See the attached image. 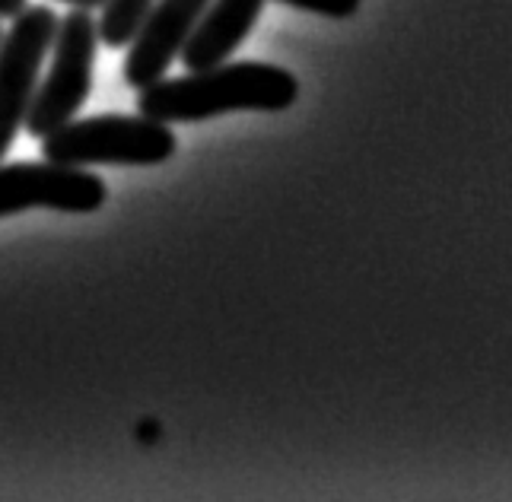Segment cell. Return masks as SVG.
<instances>
[{
  "instance_id": "1",
  "label": "cell",
  "mask_w": 512,
  "mask_h": 502,
  "mask_svg": "<svg viewBox=\"0 0 512 502\" xmlns=\"http://www.w3.org/2000/svg\"><path fill=\"white\" fill-rule=\"evenodd\" d=\"M299 83L290 70L258 61L217 64L188 77L156 80L140 89L137 112L166 124H198L226 112H284Z\"/></svg>"
},
{
  "instance_id": "2",
  "label": "cell",
  "mask_w": 512,
  "mask_h": 502,
  "mask_svg": "<svg viewBox=\"0 0 512 502\" xmlns=\"http://www.w3.org/2000/svg\"><path fill=\"white\" fill-rule=\"evenodd\" d=\"M45 159L61 166H160L179 140L166 121L147 115H96L61 124L42 137Z\"/></svg>"
},
{
  "instance_id": "3",
  "label": "cell",
  "mask_w": 512,
  "mask_h": 502,
  "mask_svg": "<svg viewBox=\"0 0 512 502\" xmlns=\"http://www.w3.org/2000/svg\"><path fill=\"white\" fill-rule=\"evenodd\" d=\"M99 51V20L93 10L70 7L67 16H58L55 42H51L48 74L39 80L32 105L26 112V131L45 137L74 118L93 89V64Z\"/></svg>"
},
{
  "instance_id": "4",
  "label": "cell",
  "mask_w": 512,
  "mask_h": 502,
  "mask_svg": "<svg viewBox=\"0 0 512 502\" xmlns=\"http://www.w3.org/2000/svg\"><path fill=\"white\" fill-rule=\"evenodd\" d=\"M58 13L48 7H26L13 16V26L0 35V159L26 121L42 64L55 42Z\"/></svg>"
},
{
  "instance_id": "5",
  "label": "cell",
  "mask_w": 512,
  "mask_h": 502,
  "mask_svg": "<svg viewBox=\"0 0 512 502\" xmlns=\"http://www.w3.org/2000/svg\"><path fill=\"white\" fill-rule=\"evenodd\" d=\"M109 188L99 175L61 163H13L0 166V217L32 207L61 213H96Z\"/></svg>"
},
{
  "instance_id": "6",
  "label": "cell",
  "mask_w": 512,
  "mask_h": 502,
  "mask_svg": "<svg viewBox=\"0 0 512 502\" xmlns=\"http://www.w3.org/2000/svg\"><path fill=\"white\" fill-rule=\"evenodd\" d=\"M210 0H153L144 23L137 26L134 39L128 42L125 61V83L134 89H144L172 67L175 55H182V45L188 42L191 29L198 26L204 7Z\"/></svg>"
},
{
  "instance_id": "7",
  "label": "cell",
  "mask_w": 512,
  "mask_h": 502,
  "mask_svg": "<svg viewBox=\"0 0 512 502\" xmlns=\"http://www.w3.org/2000/svg\"><path fill=\"white\" fill-rule=\"evenodd\" d=\"M261 10L264 0H210L198 26L191 29L188 42L182 45V64L191 74L194 70L226 64L245 35L252 32Z\"/></svg>"
},
{
  "instance_id": "8",
  "label": "cell",
  "mask_w": 512,
  "mask_h": 502,
  "mask_svg": "<svg viewBox=\"0 0 512 502\" xmlns=\"http://www.w3.org/2000/svg\"><path fill=\"white\" fill-rule=\"evenodd\" d=\"M150 7L153 0H105L99 16V42L105 48H125Z\"/></svg>"
},
{
  "instance_id": "9",
  "label": "cell",
  "mask_w": 512,
  "mask_h": 502,
  "mask_svg": "<svg viewBox=\"0 0 512 502\" xmlns=\"http://www.w3.org/2000/svg\"><path fill=\"white\" fill-rule=\"evenodd\" d=\"M280 4L328 16V20H350L360 10V0H280Z\"/></svg>"
},
{
  "instance_id": "10",
  "label": "cell",
  "mask_w": 512,
  "mask_h": 502,
  "mask_svg": "<svg viewBox=\"0 0 512 502\" xmlns=\"http://www.w3.org/2000/svg\"><path fill=\"white\" fill-rule=\"evenodd\" d=\"M23 10H26V0H0V20H13V16Z\"/></svg>"
},
{
  "instance_id": "11",
  "label": "cell",
  "mask_w": 512,
  "mask_h": 502,
  "mask_svg": "<svg viewBox=\"0 0 512 502\" xmlns=\"http://www.w3.org/2000/svg\"><path fill=\"white\" fill-rule=\"evenodd\" d=\"M61 4H70V7H80V10H99L105 0H61Z\"/></svg>"
},
{
  "instance_id": "12",
  "label": "cell",
  "mask_w": 512,
  "mask_h": 502,
  "mask_svg": "<svg viewBox=\"0 0 512 502\" xmlns=\"http://www.w3.org/2000/svg\"><path fill=\"white\" fill-rule=\"evenodd\" d=\"M0 35H4V32H0Z\"/></svg>"
}]
</instances>
